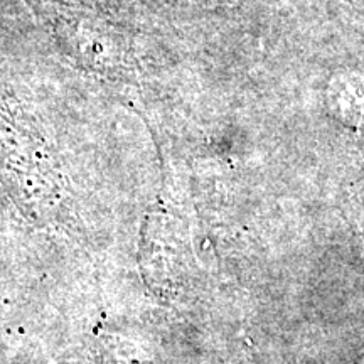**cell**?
<instances>
[{
    "instance_id": "6da1fadb",
    "label": "cell",
    "mask_w": 364,
    "mask_h": 364,
    "mask_svg": "<svg viewBox=\"0 0 364 364\" xmlns=\"http://www.w3.org/2000/svg\"><path fill=\"white\" fill-rule=\"evenodd\" d=\"M363 364H364V361H363Z\"/></svg>"
}]
</instances>
